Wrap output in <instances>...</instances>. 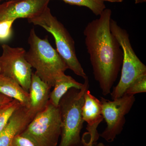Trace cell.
I'll list each match as a JSON object with an SVG mask.
<instances>
[{
  "label": "cell",
  "instance_id": "1",
  "mask_svg": "<svg viewBox=\"0 0 146 146\" xmlns=\"http://www.w3.org/2000/svg\"><path fill=\"white\" fill-rule=\"evenodd\" d=\"M112 13L111 9L106 8L84 31L94 78L104 96L111 93L123 62L122 50L110 31Z\"/></svg>",
  "mask_w": 146,
  "mask_h": 146
},
{
  "label": "cell",
  "instance_id": "2",
  "mask_svg": "<svg viewBox=\"0 0 146 146\" xmlns=\"http://www.w3.org/2000/svg\"><path fill=\"white\" fill-rule=\"evenodd\" d=\"M29 48L26 58L35 70L36 76L51 87L56 80L68 69L65 62L50 44L48 36L42 39L37 36L34 28L30 32L28 38Z\"/></svg>",
  "mask_w": 146,
  "mask_h": 146
},
{
  "label": "cell",
  "instance_id": "3",
  "mask_svg": "<svg viewBox=\"0 0 146 146\" xmlns=\"http://www.w3.org/2000/svg\"><path fill=\"white\" fill-rule=\"evenodd\" d=\"M81 89L71 88L61 98L58 107L61 116V141L59 146H83L80 133L84 121L82 109L84 94L89 88L88 77Z\"/></svg>",
  "mask_w": 146,
  "mask_h": 146
},
{
  "label": "cell",
  "instance_id": "4",
  "mask_svg": "<svg viewBox=\"0 0 146 146\" xmlns=\"http://www.w3.org/2000/svg\"><path fill=\"white\" fill-rule=\"evenodd\" d=\"M28 21L30 23L42 27L52 35L56 50L68 69L83 78L87 77L77 57L74 39L63 24L53 16L48 7L42 13Z\"/></svg>",
  "mask_w": 146,
  "mask_h": 146
},
{
  "label": "cell",
  "instance_id": "5",
  "mask_svg": "<svg viewBox=\"0 0 146 146\" xmlns=\"http://www.w3.org/2000/svg\"><path fill=\"white\" fill-rule=\"evenodd\" d=\"M110 29L120 44L123 53L119 81L110 93L112 99L114 100L121 97L135 80L146 74V66L138 58L133 50L127 31L121 27L112 18L110 20Z\"/></svg>",
  "mask_w": 146,
  "mask_h": 146
},
{
  "label": "cell",
  "instance_id": "6",
  "mask_svg": "<svg viewBox=\"0 0 146 146\" xmlns=\"http://www.w3.org/2000/svg\"><path fill=\"white\" fill-rule=\"evenodd\" d=\"M60 109L49 101L44 110L37 113L20 134L36 146H56L61 133Z\"/></svg>",
  "mask_w": 146,
  "mask_h": 146
},
{
  "label": "cell",
  "instance_id": "7",
  "mask_svg": "<svg viewBox=\"0 0 146 146\" xmlns=\"http://www.w3.org/2000/svg\"><path fill=\"white\" fill-rule=\"evenodd\" d=\"M0 56V75L12 79L27 92H29L32 67L26 58L27 52L21 47H12L4 44Z\"/></svg>",
  "mask_w": 146,
  "mask_h": 146
},
{
  "label": "cell",
  "instance_id": "8",
  "mask_svg": "<svg viewBox=\"0 0 146 146\" xmlns=\"http://www.w3.org/2000/svg\"><path fill=\"white\" fill-rule=\"evenodd\" d=\"M102 115L107 127L100 136L108 142L114 141L121 133L125 123V116L132 108L135 102L133 95L124 94L112 101L101 98Z\"/></svg>",
  "mask_w": 146,
  "mask_h": 146
},
{
  "label": "cell",
  "instance_id": "9",
  "mask_svg": "<svg viewBox=\"0 0 146 146\" xmlns=\"http://www.w3.org/2000/svg\"><path fill=\"white\" fill-rule=\"evenodd\" d=\"M50 0H8L0 4V22L34 18L48 7Z\"/></svg>",
  "mask_w": 146,
  "mask_h": 146
},
{
  "label": "cell",
  "instance_id": "10",
  "mask_svg": "<svg viewBox=\"0 0 146 146\" xmlns=\"http://www.w3.org/2000/svg\"><path fill=\"white\" fill-rule=\"evenodd\" d=\"M36 115L28 108L21 104L0 133V146H10L14 137L25 130Z\"/></svg>",
  "mask_w": 146,
  "mask_h": 146
},
{
  "label": "cell",
  "instance_id": "11",
  "mask_svg": "<svg viewBox=\"0 0 146 146\" xmlns=\"http://www.w3.org/2000/svg\"><path fill=\"white\" fill-rule=\"evenodd\" d=\"M82 115L84 122L87 123L86 129L96 143L99 137L97 129L104 119L102 115V105L100 100L91 94L88 89L84 94V101Z\"/></svg>",
  "mask_w": 146,
  "mask_h": 146
},
{
  "label": "cell",
  "instance_id": "12",
  "mask_svg": "<svg viewBox=\"0 0 146 146\" xmlns=\"http://www.w3.org/2000/svg\"><path fill=\"white\" fill-rule=\"evenodd\" d=\"M51 88L50 86L42 80L35 73H33L29 92V108L31 111L37 114L46 108L49 101Z\"/></svg>",
  "mask_w": 146,
  "mask_h": 146
},
{
  "label": "cell",
  "instance_id": "13",
  "mask_svg": "<svg viewBox=\"0 0 146 146\" xmlns=\"http://www.w3.org/2000/svg\"><path fill=\"white\" fill-rule=\"evenodd\" d=\"M0 94L19 102L21 105L29 107L30 98L27 92L12 79L0 75Z\"/></svg>",
  "mask_w": 146,
  "mask_h": 146
},
{
  "label": "cell",
  "instance_id": "14",
  "mask_svg": "<svg viewBox=\"0 0 146 146\" xmlns=\"http://www.w3.org/2000/svg\"><path fill=\"white\" fill-rule=\"evenodd\" d=\"M83 84L76 81L71 76L63 74L56 80L53 90L50 94L49 102L56 106H58L62 97L71 88L80 89Z\"/></svg>",
  "mask_w": 146,
  "mask_h": 146
},
{
  "label": "cell",
  "instance_id": "15",
  "mask_svg": "<svg viewBox=\"0 0 146 146\" xmlns=\"http://www.w3.org/2000/svg\"><path fill=\"white\" fill-rule=\"evenodd\" d=\"M66 3L85 7L89 9L96 16H100L106 8L104 2L100 0H62Z\"/></svg>",
  "mask_w": 146,
  "mask_h": 146
},
{
  "label": "cell",
  "instance_id": "16",
  "mask_svg": "<svg viewBox=\"0 0 146 146\" xmlns=\"http://www.w3.org/2000/svg\"><path fill=\"white\" fill-rule=\"evenodd\" d=\"M21 104L18 101L13 100L6 107L0 111V133L7 125L11 116Z\"/></svg>",
  "mask_w": 146,
  "mask_h": 146
},
{
  "label": "cell",
  "instance_id": "17",
  "mask_svg": "<svg viewBox=\"0 0 146 146\" xmlns=\"http://www.w3.org/2000/svg\"><path fill=\"white\" fill-rule=\"evenodd\" d=\"M146 92V74L135 80L126 90L125 94L133 95Z\"/></svg>",
  "mask_w": 146,
  "mask_h": 146
},
{
  "label": "cell",
  "instance_id": "18",
  "mask_svg": "<svg viewBox=\"0 0 146 146\" xmlns=\"http://www.w3.org/2000/svg\"><path fill=\"white\" fill-rule=\"evenodd\" d=\"M15 20H5L0 22V41L8 40L12 35V25Z\"/></svg>",
  "mask_w": 146,
  "mask_h": 146
},
{
  "label": "cell",
  "instance_id": "19",
  "mask_svg": "<svg viewBox=\"0 0 146 146\" xmlns=\"http://www.w3.org/2000/svg\"><path fill=\"white\" fill-rule=\"evenodd\" d=\"M10 146H36L28 138L21 136L16 135L12 141Z\"/></svg>",
  "mask_w": 146,
  "mask_h": 146
},
{
  "label": "cell",
  "instance_id": "20",
  "mask_svg": "<svg viewBox=\"0 0 146 146\" xmlns=\"http://www.w3.org/2000/svg\"><path fill=\"white\" fill-rule=\"evenodd\" d=\"M82 141L83 146H93L95 143L88 133H86L84 135L83 137L82 138Z\"/></svg>",
  "mask_w": 146,
  "mask_h": 146
},
{
  "label": "cell",
  "instance_id": "21",
  "mask_svg": "<svg viewBox=\"0 0 146 146\" xmlns=\"http://www.w3.org/2000/svg\"><path fill=\"white\" fill-rule=\"evenodd\" d=\"M13 99L0 94V105L5 104L9 103Z\"/></svg>",
  "mask_w": 146,
  "mask_h": 146
},
{
  "label": "cell",
  "instance_id": "22",
  "mask_svg": "<svg viewBox=\"0 0 146 146\" xmlns=\"http://www.w3.org/2000/svg\"><path fill=\"white\" fill-rule=\"evenodd\" d=\"M100 1L104 2L106 1H108L111 3H121L123 2V0H100Z\"/></svg>",
  "mask_w": 146,
  "mask_h": 146
},
{
  "label": "cell",
  "instance_id": "23",
  "mask_svg": "<svg viewBox=\"0 0 146 146\" xmlns=\"http://www.w3.org/2000/svg\"><path fill=\"white\" fill-rule=\"evenodd\" d=\"M9 103L7 104H5L0 105V111H1L2 110H3V109H4L8 105V104H9Z\"/></svg>",
  "mask_w": 146,
  "mask_h": 146
},
{
  "label": "cell",
  "instance_id": "24",
  "mask_svg": "<svg viewBox=\"0 0 146 146\" xmlns=\"http://www.w3.org/2000/svg\"><path fill=\"white\" fill-rule=\"evenodd\" d=\"M134 1L136 4L142 3L146 2V0H134Z\"/></svg>",
  "mask_w": 146,
  "mask_h": 146
},
{
  "label": "cell",
  "instance_id": "25",
  "mask_svg": "<svg viewBox=\"0 0 146 146\" xmlns=\"http://www.w3.org/2000/svg\"><path fill=\"white\" fill-rule=\"evenodd\" d=\"M97 146H110L108 145H105L104 144L102 143H100L97 145Z\"/></svg>",
  "mask_w": 146,
  "mask_h": 146
},
{
  "label": "cell",
  "instance_id": "26",
  "mask_svg": "<svg viewBox=\"0 0 146 146\" xmlns=\"http://www.w3.org/2000/svg\"><path fill=\"white\" fill-rule=\"evenodd\" d=\"M3 1V0H0V2L2 1Z\"/></svg>",
  "mask_w": 146,
  "mask_h": 146
}]
</instances>
